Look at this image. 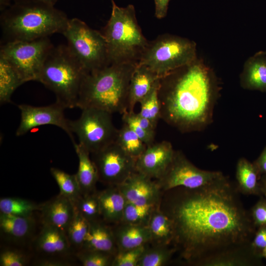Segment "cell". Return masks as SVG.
Instances as JSON below:
<instances>
[{"mask_svg":"<svg viewBox=\"0 0 266 266\" xmlns=\"http://www.w3.org/2000/svg\"><path fill=\"white\" fill-rule=\"evenodd\" d=\"M148 227L150 234L151 245H172L174 234L173 222L160 209L159 206L153 212Z\"/></svg>","mask_w":266,"mask_h":266,"instance_id":"cell-26","label":"cell"},{"mask_svg":"<svg viewBox=\"0 0 266 266\" xmlns=\"http://www.w3.org/2000/svg\"><path fill=\"white\" fill-rule=\"evenodd\" d=\"M37 249L51 255H66L71 248L65 232L54 227L43 224L36 240Z\"/></svg>","mask_w":266,"mask_h":266,"instance_id":"cell-23","label":"cell"},{"mask_svg":"<svg viewBox=\"0 0 266 266\" xmlns=\"http://www.w3.org/2000/svg\"><path fill=\"white\" fill-rule=\"evenodd\" d=\"M137 64H111L87 73L80 90L77 107L96 108L111 114L128 111L130 81Z\"/></svg>","mask_w":266,"mask_h":266,"instance_id":"cell-4","label":"cell"},{"mask_svg":"<svg viewBox=\"0 0 266 266\" xmlns=\"http://www.w3.org/2000/svg\"><path fill=\"white\" fill-rule=\"evenodd\" d=\"M259 52L260 53H261L262 54L266 55V50H265V51H259Z\"/></svg>","mask_w":266,"mask_h":266,"instance_id":"cell-49","label":"cell"},{"mask_svg":"<svg viewBox=\"0 0 266 266\" xmlns=\"http://www.w3.org/2000/svg\"><path fill=\"white\" fill-rule=\"evenodd\" d=\"M159 205H140L127 201L121 222L148 226L153 212Z\"/></svg>","mask_w":266,"mask_h":266,"instance_id":"cell-34","label":"cell"},{"mask_svg":"<svg viewBox=\"0 0 266 266\" xmlns=\"http://www.w3.org/2000/svg\"><path fill=\"white\" fill-rule=\"evenodd\" d=\"M89 221L76 208L73 218L66 232L71 247L77 248L79 250L82 248L89 231Z\"/></svg>","mask_w":266,"mask_h":266,"instance_id":"cell-33","label":"cell"},{"mask_svg":"<svg viewBox=\"0 0 266 266\" xmlns=\"http://www.w3.org/2000/svg\"><path fill=\"white\" fill-rule=\"evenodd\" d=\"M260 184L262 194L266 198V175H263L261 176Z\"/></svg>","mask_w":266,"mask_h":266,"instance_id":"cell-45","label":"cell"},{"mask_svg":"<svg viewBox=\"0 0 266 266\" xmlns=\"http://www.w3.org/2000/svg\"><path fill=\"white\" fill-rule=\"evenodd\" d=\"M122 119L147 146L154 143L156 127L148 119L134 111L123 114Z\"/></svg>","mask_w":266,"mask_h":266,"instance_id":"cell-28","label":"cell"},{"mask_svg":"<svg viewBox=\"0 0 266 266\" xmlns=\"http://www.w3.org/2000/svg\"><path fill=\"white\" fill-rule=\"evenodd\" d=\"M112 114L98 108H87L82 109L78 119L69 120L71 132L90 154L115 142L118 129L113 124Z\"/></svg>","mask_w":266,"mask_h":266,"instance_id":"cell-9","label":"cell"},{"mask_svg":"<svg viewBox=\"0 0 266 266\" xmlns=\"http://www.w3.org/2000/svg\"><path fill=\"white\" fill-rule=\"evenodd\" d=\"M115 255L104 252L80 249L76 257L83 266H112Z\"/></svg>","mask_w":266,"mask_h":266,"instance_id":"cell-37","label":"cell"},{"mask_svg":"<svg viewBox=\"0 0 266 266\" xmlns=\"http://www.w3.org/2000/svg\"><path fill=\"white\" fill-rule=\"evenodd\" d=\"M251 245L255 253L262 258V251L266 246V226L258 228Z\"/></svg>","mask_w":266,"mask_h":266,"instance_id":"cell-41","label":"cell"},{"mask_svg":"<svg viewBox=\"0 0 266 266\" xmlns=\"http://www.w3.org/2000/svg\"><path fill=\"white\" fill-rule=\"evenodd\" d=\"M150 243L128 250L118 251L112 266H137L144 250Z\"/></svg>","mask_w":266,"mask_h":266,"instance_id":"cell-38","label":"cell"},{"mask_svg":"<svg viewBox=\"0 0 266 266\" xmlns=\"http://www.w3.org/2000/svg\"><path fill=\"white\" fill-rule=\"evenodd\" d=\"M40 206L34 202L15 197L1 198L0 200V213L20 216L32 215Z\"/></svg>","mask_w":266,"mask_h":266,"instance_id":"cell-32","label":"cell"},{"mask_svg":"<svg viewBox=\"0 0 266 266\" xmlns=\"http://www.w3.org/2000/svg\"><path fill=\"white\" fill-rule=\"evenodd\" d=\"M117 186L127 201L140 205L160 204L163 193L156 180L137 171Z\"/></svg>","mask_w":266,"mask_h":266,"instance_id":"cell-15","label":"cell"},{"mask_svg":"<svg viewBox=\"0 0 266 266\" xmlns=\"http://www.w3.org/2000/svg\"><path fill=\"white\" fill-rule=\"evenodd\" d=\"M240 83L244 89L266 93V55L258 52L245 62Z\"/></svg>","mask_w":266,"mask_h":266,"instance_id":"cell-21","label":"cell"},{"mask_svg":"<svg viewBox=\"0 0 266 266\" xmlns=\"http://www.w3.org/2000/svg\"><path fill=\"white\" fill-rule=\"evenodd\" d=\"M24 82L17 71L3 57L0 55V103L10 102L16 89Z\"/></svg>","mask_w":266,"mask_h":266,"instance_id":"cell-27","label":"cell"},{"mask_svg":"<svg viewBox=\"0 0 266 266\" xmlns=\"http://www.w3.org/2000/svg\"><path fill=\"white\" fill-rule=\"evenodd\" d=\"M220 85L213 70L198 59L161 77V119L182 133L203 131L213 122Z\"/></svg>","mask_w":266,"mask_h":266,"instance_id":"cell-2","label":"cell"},{"mask_svg":"<svg viewBox=\"0 0 266 266\" xmlns=\"http://www.w3.org/2000/svg\"><path fill=\"white\" fill-rule=\"evenodd\" d=\"M87 73L67 45L54 47L48 55L38 82L55 95L66 108L77 107L83 80Z\"/></svg>","mask_w":266,"mask_h":266,"instance_id":"cell-6","label":"cell"},{"mask_svg":"<svg viewBox=\"0 0 266 266\" xmlns=\"http://www.w3.org/2000/svg\"><path fill=\"white\" fill-rule=\"evenodd\" d=\"M261 176L253 163L244 158L238 160L235 184L239 193L246 195H263L260 184Z\"/></svg>","mask_w":266,"mask_h":266,"instance_id":"cell-25","label":"cell"},{"mask_svg":"<svg viewBox=\"0 0 266 266\" xmlns=\"http://www.w3.org/2000/svg\"><path fill=\"white\" fill-rule=\"evenodd\" d=\"M97 195L101 219L108 224L120 223L127 201L118 187L108 186Z\"/></svg>","mask_w":266,"mask_h":266,"instance_id":"cell-20","label":"cell"},{"mask_svg":"<svg viewBox=\"0 0 266 266\" xmlns=\"http://www.w3.org/2000/svg\"><path fill=\"white\" fill-rule=\"evenodd\" d=\"M89 223V231L81 249L98 250L115 255L118 249L112 226L101 218Z\"/></svg>","mask_w":266,"mask_h":266,"instance_id":"cell-18","label":"cell"},{"mask_svg":"<svg viewBox=\"0 0 266 266\" xmlns=\"http://www.w3.org/2000/svg\"><path fill=\"white\" fill-rule=\"evenodd\" d=\"M175 150L171 143L164 140L147 146L136 159V171L157 180L165 173L171 163Z\"/></svg>","mask_w":266,"mask_h":266,"instance_id":"cell-14","label":"cell"},{"mask_svg":"<svg viewBox=\"0 0 266 266\" xmlns=\"http://www.w3.org/2000/svg\"><path fill=\"white\" fill-rule=\"evenodd\" d=\"M169 1V0H154L155 15L157 18L161 19L166 16Z\"/></svg>","mask_w":266,"mask_h":266,"instance_id":"cell-42","label":"cell"},{"mask_svg":"<svg viewBox=\"0 0 266 266\" xmlns=\"http://www.w3.org/2000/svg\"><path fill=\"white\" fill-rule=\"evenodd\" d=\"M37 266H67L70 263L64 260L56 259H49L40 260L37 263Z\"/></svg>","mask_w":266,"mask_h":266,"instance_id":"cell-44","label":"cell"},{"mask_svg":"<svg viewBox=\"0 0 266 266\" xmlns=\"http://www.w3.org/2000/svg\"><path fill=\"white\" fill-rule=\"evenodd\" d=\"M69 20L65 12L53 5L33 0L14 1L1 14L3 43L62 34Z\"/></svg>","mask_w":266,"mask_h":266,"instance_id":"cell-3","label":"cell"},{"mask_svg":"<svg viewBox=\"0 0 266 266\" xmlns=\"http://www.w3.org/2000/svg\"><path fill=\"white\" fill-rule=\"evenodd\" d=\"M197 59L196 44L169 34L149 41L138 64L146 66L161 77Z\"/></svg>","mask_w":266,"mask_h":266,"instance_id":"cell-7","label":"cell"},{"mask_svg":"<svg viewBox=\"0 0 266 266\" xmlns=\"http://www.w3.org/2000/svg\"><path fill=\"white\" fill-rule=\"evenodd\" d=\"M115 142L127 154L137 159L145 150L147 145L126 124L118 129Z\"/></svg>","mask_w":266,"mask_h":266,"instance_id":"cell-30","label":"cell"},{"mask_svg":"<svg viewBox=\"0 0 266 266\" xmlns=\"http://www.w3.org/2000/svg\"><path fill=\"white\" fill-rule=\"evenodd\" d=\"M74 204L78 212L88 221L101 218L97 191L82 196Z\"/></svg>","mask_w":266,"mask_h":266,"instance_id":"cell-36","label":"cell"},{"mask_svg":"<svg viewBox=\"0 0 266 266\" xmlns=\"http://www.w3.org/2000/svg\"><path fill=\"white\" fill-rule=\"evenodd\" d=\"M112 228L118 251L136 248L150 242L148 226L120 222Z\"/></svg>","mask_w":266,"mask_h":266,"instance_id":"cell-19","label":"cell"},{"mask_svg":"<svg viewBox=\"0 0 266 266\" xmlns=\"http://www.w3.org/2000/svg\"><path fill=\"white\" fill-rule=\"evenodd\" d=\"M18 107L21 113V120L16 132V136L24 135L39 126L53 125L65 131L73 144L75 143L69 126V120L64 114L66 108L60 103L56 101L52 104L43 106L21 104L18 105Z\"/></svg>","mask_w":266,"mask_h":266,"instance_id":"cell-13","label":"cell"},{"mask_svg":"<svg viewBox=\"0 0 266 266\" xmlns=\"http://www.w3.org/2000/svg\"><path fill=\"white\" fill-rule=\"evenodd\" d=\"M11 0H0V7L1 10H3L9 6Z\"/></svg>","mask_w":266,"mask_h":266,"instance_id":"cell-46","label":"cell"},{"mask_svg":"<svg viewBox=\"0 0 266 266\" xmlns=\"http://www.w3.org/2000/svg\"><path fill=\"white\" fill-rule=\"evenodd\" d=\"M40 210L43 224L54 227L66 233L76 208L71 200L59 194L42 204Z\"/></svg>","mask_w":266,"mask_h":266,"instance_id":"cell-16","label":"cell"},{"mask_svg":"<svg viewBox=\"0 0 266 266\" xmlns=\"http://www.w3.org/2000/svg\"><path fill=\"white\" fill-rule=\"evenodd\" d=\"M78 159V167L75 174L82 196L96 192L99 175L95 165L90 157V152L79 143L73 144Z\"/></svg>","mask_w":266,"mask_h":266,"instance_id":"cell-22","label":"cell"},{"mask_svg":"<svg viewBox=\"0 0 266 266\" xmlns=\"http://www.w3.org/2000/svg\"><path fill=\"white\" fill-rule=\"evenodd\" d=\"M239 193L226 175L202 187L163 193L159 207L173 222L172 245L183 263L209 266L225 254L253 249L257 228Z\"/></svg>","mask_w":266,"mask_h":266,"instance_id":"cell-1","label":"cell"},{"mask_svg":"<svg viewBox=\"0 0 266 266\" xmlns=\"http://www.w3.org/2000/svg\"><path fill=\"white\" fill-rule=\"evenodd\" d=\"M111 1L110 18L100 31L106 41L109 64H138L149 41L138 24L134 7H120Z\"/></svg>","mask_w":266,"mask_h":266,"instance_id":"cell-5","label":"cell"},{"mask_svg":"<svg viewBox=\"0 0 266 266\" xmlns=\"http://www.w3.org/2000/svg\"><path fill=\"white\" fill-rule=\"evenodd\" d=\"M27 264L25 256L21 253L12 250H5L0 255V266H24Z\"/></svg>","mask_w":266,"mask_h":266,"instance_id":"cell-39","label":"cell"},{"mask_svg":"<svg viewBox=\"0 0 266 266\" xmlns=\"http://www.w3.org/2000/svg\"><path fill=\"white\" fill-rule=\"evenodd\" d=\"M262 257L263 258H265L266 259V246L262 251Z\"/></svg>","mask_w":266,"mask_h":266,"instance_id":"cell-48","label":"cell"},{"mask_svg":"<svg viewBox=\"0 0 266 266\" xmlns=\"http://www.w3.org/2000/svg\"><path fill=\"white\" fill-rule=\"evenodd\" d=\"M54 47L48 37L3 43L0 55L12 66L24 83L38 81L45 61Z\"/></svg>","mask_w":266,"mask_h":266,"instance_id":"cell-10","label":"cell"},{"mask_svg":"<svg viewBox=\"0 0 266 266\" xmlns=\"http://www.w3.org/2000/svg\"><path fill=\"white\" fill-rule=\"evenodd\" d=\"M225 175L219 171L200 169L180 150H175L172 160L164 174L156 180L163 192L176 187L196 189L211 184Z\"/></svg>","mask_w":266,"mask_h":266,"instance_id":"cell-11","label":"cell"},{"mask_svg":"<svg viewBox=\"0 0 266 266\" xmlns=\"http://www.w3.org/2000/svg\"><path fill=\"white\" fill-rule=\"evenodd\" d=\"M91 154L99 181L108 186L120 185L136 171V159L127 154L115 142Z\"/></svg>","mask_w":266,"mask_h":266,"instance_id":"cell-12","label":"cell"},{"mask_svg":"<svg viewBox=\"0 0 266 266\" xmlns=\"http://www.w3.org/2000/svg\"><path fill=\"white\" fill-rule=\"evenodd\" d=\"M250 213L257 228L266 226V198H261L252 207Z\"/></svg>","mask_w":266,"mask_h":266,"instance_id":"cell-40","label":"cell"},{"mask_svg":"<svg viewBox=\"0 0 266 266\" xmlns=\"http://www.w3.org/2000/svg\"><path fill=\"white\" fill-rule=\"evenodd\" d=\"M160 80L150 93L139 103L140 110L138 113L141 116L148 119L157 127L161 119V105L159 98Z\"/></svg>","mask_w":266,"mask_h":266,"instance_id":"cell-35","label":"cell"},{"mask_svg":"<svg viewBox=\"0 0 266 266\" xmlns=\"http://www.w3.org/2000/svg\"><path fill=\"white\" fill-rule=\"evenodd\" d=\"M34 226L35 221L32 215L0 214V233L9 241L18 242L26 239L33 232Z\"/></svg>","mask_w":266,"mask_h":266,"instance_id":"cell-24","label":"cell"},{"mask_svg":"<svg viewBox=\"0 0 266 266\" xmlns=\"http://www.w3.org/2000/svg\"><path fill=\"white\" fill-rule=\"evenodd\" d=\"M62 34L68 48L87 73L109 65L106 41L101 32L74 18L69 19Z\"/></svg>","mask_w":266,"mask_h":266,"instance_id":"cell-8","label":"cell"},{"mask_svg":"<svg viewBox=\"0 0 266 266\" xmlns=\"http://www.w3.org/2000/svg\"><path fill=\"white\" fill-rule=\"evenodd\" d=\"M261 176L266 175V146L259 157L253 162Z\"/></svg>","mask_w":266,"mask_h":266,"instance_id":"cell-43","label":"cell"},{"mask_svg":"<svg viewBox=\"0 0 266 266\" xmlns=\"http://www.w3.org/2000/svg\"><path fill=\"white\" fill-rule=\"evenodd\" d=\"M14 0L16 1V0ZM33 0V1H39V2H43V3H46V4H50L53 6H54L55 3L58 1V0Z\"/></svg>","mask_w":266,"mask_h":266,"instance_id":"cell-47","label":"cell"},{"mask_svg":"<svg viewBox=\"0 0 266 266\" xmlns=\"http://www.w3.org/2000/svg\"><path fill=\"white\" fill-rule=\"evenodd\" d=\"M160 78L146 66L137 64L130 81L128 111H133L135 104L150 93Z\"/></svg>","mask_w":266,"mask_h":266,"instance_id":"cell-17","label":"cell"},{"mask_svg":"<svg viewBox=\"0 0 266 266\" xmlns=\"http://www.w3.org/2000/svg\"><path fill=\"white\" fill-rule=\"evenodd\" d=\"M50 172L58 185L60 194L74 203L82 196L75 174H69L55 167H51Z\"/></svg>","mask_w":266,"mask_h":266,"instance_id":"cell-31","label":"cell"},{"mask_svg":"<svg viewBox=\"0 0 266 266\" xmlns=\"http://www.w3.org/2000/svg\"><path fill=\"white\" fill-rule=\"evenodd\" d=\"M175 249L170 245L149 244L144 250L137 266H164L171 260Z\"/></svg>","mask_w":266,"mask_h":266,"instance_id":"cell-29","label":"cell"}]
</instances>
